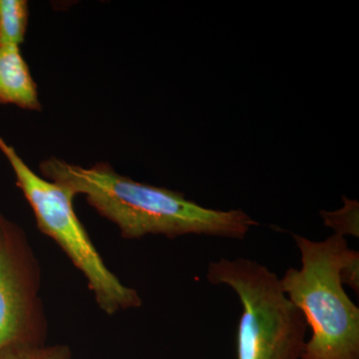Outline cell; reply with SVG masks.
Wrapping results in <instances>:
<instances>
[{"label": "cell", "mask_w": 359, "mask_h": 359, "mask_svg": "<svg viewBox=\"0 0 359 359\" xmlns=\"http://www.w3.org/2000/svg\"><path fill=\"white\" fill-rule=\"evenodd\" d=\"M207 280L229 285L242 304L237 359H301L309 327L275 273L250 259L223 257L210 263Z\"/></svg>", "instance_id": "cell-3"}, {"label": "cell", "mask_w": 359, "mask_h": 359, "mask_svg": "<svg viewBox=\"0 0 359 359\" xmlns=\"http://www.w3.org/2000/svg\"><path fill=\"white\" fill-rule=\"evenodd\" d=\"M0 359H72L69 347L65 344H8L0 349Z\"/></svg>", "instance_id": "cell-8"}, {"label": "cell", "mask_w": 359, "mask_h": 359, "mask_svg": "<svg viewBox=\"0 0 359 359\" xmlns=\"http://www.w3.org/2000/svg\"><path fill=\"white\" fill-rule=\"evenodd\" d=\"M0 151L13 168L16 185L29 203L39 231L55 241L83 273L99 308L109 316L140 308L142 299L138 292L122 283L104 263L75 212L74 196L34 173L1 136Z\"/></svg>", "instance_id": "cell-4"}, {"label": "cell", "mask_w": 359, "mask_h": 359, "mask_svg": "<svg viewBox=\"0 0 359 359\" xmlns=\"http://www.w3.org/2000/svg\"><path fill=\"white\" fill-rule=\"evenodd\" d=\"M292 236L302 268L287 269L280 283L313 332L301 359H359V309L339 276L353 250L335 233L321 242Z\"/></svg>", "instance_id": "cell-2"}, {"label": "cell", "mask_w": 359, "mask_h": 359, "mask_svg": "<svg viewBox=\"0 0 359 359\" xmlns=\"http://www.w3.org/2000/svg\"><path fill=\"white\" fill-rule=\"evenodd\" d=\"M0 104L41 110L36 83L16 45L0 44Z\"/></svg>", "instance_id": "cell-6"}, {"label": "cell", "mask_w": 359, "mask_h": 359, "mask_svg": "<svg viewBox=\"0 0 359 359\" xmlns=\"http://www.w3.org/2000/svg\"><path fill=\"white\" fill-rule=\"evenodd\" d=\"M29 7L26 0H0V44L20 46L27 30Z\"/></svg>", "instance_id": "cell-7"}, {"label": "cell", "mask_w": 359, "mask_h": 359, "mask_svg": "<svg viewBox=\"0 0 359 359\" xmlns=\"http://www.w3.org/2000/svg\"><path fill=\"white\" fill-rule=\"evenodd\" d=\"M344 208L334 212L321 211L323 223L340 237H359V205L358 201L342 197Z\"/></svg>", "instance_id": "cell-9"}, {"label": "cell", "mask_w": 359, "mask_h": 359, "mask_svg": "<svg viewBox=\"0 0 359 359\" xmlns=\"http://www.w3.org/2000/svg\"><path fill=\"white\" fill-rule=\"evenodd\" d=\"M44 179L84 195L87 202L128 240L148 235L175 238L185 235L245 238L259 223L242 210L219 211L188 200L184 194L139 183L108 163L85 168L50 157L39 166Z\"/></svg>", "instance_id": "cell-1"}, {"label": "cell", "mask_w": 359, "mask_h": 359, "mask_svg": "<svg viewBox=\"0 0 359 359\" xmlns=\"http://www.w3.org/2000/svg\"><path fill=\"white\" fill-rule=\"evenodd\" d=\"M340 282L348 285L358 294L359 292V252L353 250L346 263L340 269Z\"/></svg>", "instance_id": "cell-10"}, {"label": "cell", "mask_w": 359, "mask_h": 359, "mask_svg": "<svg viewBox=\"0 0 359 359\" xmlns=\"http://www.w3.org/2000/svg\"><path fill=\"white\" fill-rule=\"evenodd\" d=\"M41 271L25 231L0 212V349L44 344Z\"/></svg>", "instance_id": "cell-5"}]
</instances>
